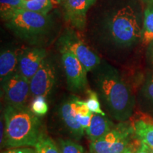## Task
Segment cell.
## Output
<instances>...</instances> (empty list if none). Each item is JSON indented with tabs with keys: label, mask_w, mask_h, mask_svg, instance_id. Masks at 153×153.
<instances>
[{
	"label": "cell",
	"mask_w": 153,
	"mask_h": 153,
	"mask_svg": "<svg viewBox=\"0 0 153 153\" xmlns=\"http://www.w3.org/2000/svg\"><path fill=\"white\" fill-rule=\"evenodd\" d=\"M59 47H64L77 57L88 72L99 65L101 60L99 55L85 44L73 29L65 30L58 39Z\"/></svg>",
	"instance_id": "obj_6"
},
{
	"label": "cell",
	"mask_w": 153,
	"mask_h": 153,
	"mask_svg": "<svg viewBox=\"0 0 153 153\" xmlns=\"http://www.w3.org/2000/svg\"><path fill=\"white\" fill-rule=\"evenodd\" d=\"M23 9L48 15L53 9V3L51 0H24Z\"/></svg>",
	"instance_id": "obj_19"
},
{
	"label": "cell",
	"mask_w": 153,
	"mask_h": 153,
	"mask_svg": "<svg viewBox=\"0 0 153 153\" xmlns=\"http://www.w3.org/2000/svg\"><path fill=\"white\" fill-rule=\"evenodd\" d=\"M149 149H150V148H149ZM150 151H151V152L153 153V150H151V149H150Z\"/></svg>",
	"instance_id": "obj_31"
},
{
	"label": "cell",
	"mask_w": 153,
	"mask_h": 153,
	"mask_svg": "<svg viewBox=\"0 0 153 153\" xmlns=\"http://www.w3.org/2000/svg\"><path fill=\"white\" fill-rule=\"evenodd\" d=\"M72 97L73 96H71L61 103L58 108L59 116L70 135L75 140H80L85 135V131L76 120L72 111Z\"/></svg>",
	"instance_id": "obj_12"
},
{
	"label": "cell",
	"mask_w": 153,
	"mask_h": 153,
	"mask_svg": "<svg viewBox=\"0 0 153 153\" xmlns=\"http://www.w3.org/2000/svg\"><path fill=\"white\" fill-rule=\"evenodd\" d=\"M140 41L143 46L153 42V4L148 5L145 9Z\"/></svg>",
	"instance_id": "obj_17"
},
{
	"label": "cell",
	"mask_w": 153,
	"mask_h": 153,
	"mask_svg": "<svg viewBox=\"0 0 153 153\" xmlns=\"http://www.w3.org/2000/svg\"><path fill=\"white\" fill-rule=\"evenodd\" d=\"M45 97L43 96H38L33 97L30 109L38 116H45L48 111V104Z\"/></svg>",
	"instance_id": "obj_22"
},
{
	"label": "cell",
	"mask_w": 153,
	"mask_h": 153,
	"mask_svg": "<svg viewBox=\"0 0 153 153\" xmlns=\"http://www.w3.org/2000/svg\"><path fill=\"white\" fill-rule=\"evenodd\" d=\"M54 22L51 16L33 11L21 9L6 26L16 37L30 44L43 41L52 31Z\"/></svg>",
	"instance_id": "obj_4"
},
{
	"label": "cell",
	"mask_w": 153,
	"mask_h": 153,
	"mask_svg": "<svg viewBox=\"0 0 153 153\" xmlns=\"http://www.w3.org/2000/svg\"><path fill=\"white\" fill-rule=\"evenodd\" d=\"M123 153H135V150H134L133 145L130 144L129 146L126 148V150Z\"/></svg>",
	"instance_id": "obj_27"
},
{
	"label": "cell",
	"mask_w": 153,
	"mask_h": 153,
	"mask_svg": "<svg viewBox=\"0 0 153 153\" xmlns=\"http://www.w3.org/2000/svg\"><path fill=\"white\" fill-rule=\"evenodd\" d=\"M46 57V51L43 48L29 47L19 51L18 72L30 81Z\"/></svg>",
	"instance_id": "obj_11"
},
{
	"label": "cell",
	"mask_w": 153,
	"mask_h": 153,
	"mask_svg": "<svg viewBox=\"0 0 153 153\" xmlns=\"http://www.w3.org/2000/svg\"><path fill=\"white\" fill-rule=\"evenodd\" d=\"M97 0H65L63 3V16L72 28L82 30L87 24L88 11Z\"/></svg>",
	"instance_id": "obj_10"
},
{
	"label": "cell",
	"mask_w": 153,
	"mask_h": 153,
	"mask_svg": "<svg viewBox=\"0 0 153 153\" xmlns=\"http://www.w3.org/2000/svg\"><path fill=\"white\" fill-rule=\"evenodd\" d=\"M143 2L147 4L148 5L153 4V0H141Z\"/></svg>",
	"instance_id": "obj_28"
},
{
	"label": "cell",
	"mask_w": 153,
	"mask_h": 153,
	"mask_svg": "<svg viewBox=\"0 0 153 153\" xmlns=\"http://www.w3.org/2000/svg\"><path fill=\"white\" fill-rule=\"evenodd\" d=\"M134 133L133 124L119 122L103 137L91 141L90 153H123L129 146Z\"/></svg>",
	"instance_id": "obj_5"
},
{
	"label": "cell",
	"mask_w": 153,
	"mask_h": 153,
	"mask_svg": "<svg viewBox=\"0 0 153 153\" xmlns=\"http://www.w3.org/2000/svg\"><path fill=\"white\" fill-rule=\"evenodd\" d=\"M31 149L25 148H16L5 151L2 153H29Z\"/></svg>",
	"instance_id": "obj_25"
},
{
	"label": "cell",
	"mask_w": 153,
	"mask_h": 153,
	"mask_svg": "<svg viewBox=\"0 0 153 153\" xmlns=\"http://www.w3.org/2000/svg\"><path fill=\"white\" fill-rule=\"evenodd\" d=\"M3 116L5 123L3 147L16 148L35 146L43 133L40 118L30 108L26 106L7 105Z\"/></svg>",
	"instance_id": "obj_3"
},
{
	"label": "cell",
	"mask_w": 153,
	"mask_h": 153,
	"mask_svg": "<svg viewBox=\"0 0 153 153\" xmlns=\"http://www.w3.org/2000/svg\"><path fill=\"white\" fill-rule=\"evenodd\" d=\"M36 153H61L60 149L51 137L43 133L35 146Z\"/></svg>",
	"instance_id": "obj_20"
},
{
	"label": "cell",
	"mask_w": 153,
	"mask_h": 153,
	"mask_svg": "<svg viewBox=\"0 0 153 153\" xmlns=\"http://www.w3.org/2000/svg\"><path fill=\"white\" fill-rule=\"evenodd\" d=\"M56 77L57 70L55 63L46 57L30 80V94L33 97L38 96L48 97L55 85Z\"/></svg>",
	"instance_id": "obj_8"
},
{
	"label": "cell",
	"mask_w": 153,
	"mask_h": 153,
	"mask_svg": "<svg viewBox=\"0 0 153 153\" xmlns=\"http://www.w3.org/2000/svg\"><path fill=\"white\" fill-rule=\"evenodd\" d=\"M135 137L151 150H153V121L139 119L133 124Z\"/></svg>",
	"instance_id": "obj_16"
},
{
	"label": "cell",
	"mask_w": 153,
	"mask_h": 153,
	"mask_svg": "<svg viewBox=\"0 0 153 153\" xmlns=\"http://www.w3.org/2000/svg\"><path fill=\"white\" fill-rule=\"evenodd\" d=\"M61 153H86L82 145L70 140H60Z\"/></svg>",
	"instance_id": "obj_23"
},
{
	"label": "cell",
	"mask_w": 153,
	"mask_h": 153,
	"mask_svg": "<svg viewBox=\"0 0 153 153\" xmlns=\"http://www.w3.org/2000/svg\"><path fill=\"white\" fill-rule=\"evenodd\" d=\"M19 51L11 49L1 51L0 55V80L2 84L9 76L18 72Z\"/></svg>",
	"instance_id": "obj_13"
},
{
	"label": "cell",
	"mask_w": 153,
	"mask_h": 153,
	"mask_svg": "<svg viewBox=\"0 0 153 153\" xmlns=\"http://www.w3.org/2000/svg\"><path fill=\"white\" fill-rule=\"evenodd\" d=\"M146 58L149 65L153 70V42L149 44L147 46Z\"/></svg>",
	"instance_id": "obj_24"
},
{
	"label": "cell",
	"mask_w": 153,
	"mask_h": 153,
	"mask_svg": "<svg viewBox=\"0 0 153 153\" xmlns=\"http://www.w3.org/2000/svg\"><path fill=\"white\" fill-rule=\"evenodd\" d=\"M60 52L69 89L76 93L87 91V70L77 57L66 48L60 47Z\"/></svg>",
	"instance_id": "obj_7"
},
{
	"label": "cell",
	"mask_w": 153,
	"mask_h": 153,
	"mask_svg": "<svg viewBox=\"0 0 153 153\" xmlns=\"http://www.w3.org/2000/svg\"><path fill=\"white\" fill-rule=\"evenodd\" d=\"M138 101L141 109L153 116V70L145 76L139 91Z\"/></svg>",
	"instance_id": "obj_15"
},
{
	"label": "cell",
	"mask_w": 153,
	"mask_h": 153,
	"mask_svg": "<svg viewBox=\"0 0 153 153\" xmlns=\"http://www.w3.org/2000/svg\"><path fill=\"white\" fill-rule=\"evenodd\" d=\"M135 153H152L150 149L146 146L145 144L140 143V145L135 150Z\"/></svg>",
	"instance_id": "obj_26"
},
{
	"label": "cell",
	"mask_w": 153,
	"mask_h": 153,
	"mask_svg": "<svg viewBox=\"0 0 153 153\" xmlns=\"http://www.w3.org/2000/svg\"><path fill=\"white\" fill-rule=\"evenodd\" d=\"M24 0H0V16L8 22L19 10L23 9Z\"/></svg>",
	"instance_id": "obj_18"
},
{
	"label": "cell",
	"mask_w": 153,
	"mask_h": 153,
	"mask_svg": "<svg viewBox=\"0 0 153 153\" xmlns=\"http://www.w3.org/2000/svg\"><path fill=\"white\" fill-rule=\"evenodd\" d=\"M87 100L86 101L87 105L89 110L93 114H100L102 116H106V114L102 111L101 108V103L99 101V94L96 91L91 90V89H87Z\"/></svg>",
	"instance_id": "obj_21"
},
{
	"label": "cell",
	"mask_w": 153,
	"mask_h": 153,
	"mask_svg": "<svg viewBox=\"0 0 153 153\" xmlns=\"http://www.w3.org/2000/svg\"><path fill=\"white\" fill-rule=\"evenodd\" d=\"M1 85L4 91V98L7 104L13 106H26L30 93L29 80L17 72Z\"/></svg>",
	"instance_id": "obj_9"
},
{
	"label": "cell",
	"mask_w": 153,
	"mask_h": 153,
	"mask_svg": "<svg viewBox=\"0 0 153 153\" xmlns=\"http://www.w3.org/2000/svg\"><path fill=\"white\" fill-rule=\"evenodd\" d=\"M93 23L96 38L108 49L128 48L141 41L143 24L137 11L130 4L114 7L108 4Z\"/></svg>",
	"instance_id": "obj_1"
},
{
	"label": "cell",
	"mask_w": 153,
	"mask_h": 153,
	"mask_svg": "<svg viewBox=\"0 0 153 153\" xmlns=\"http://www.w3.org/2000/svg\"><path fill=\"white\" fill-rule=\"evenodd\" d=\"M65 1V0H56V1L58 4H60V3H62V2H64V1Z\"/></svg>",
	"instance_id": "obj_29"
},
{
	"label": "cell",
	"mask_w": 153,
	"mask_h": 153,
	"mask_svg": "<svg viewBox=\"0 0 153 153\" xmlns=\"http://www.w3.org/2000/svg\"><path fill=\"white\" fill-rule=\"evenodd\" d=\"M29 153H36V152L35 150H32V149H31V150H30V151L29 152Z\"/></svg>",
	"instance_id": "obj_30"
},
{
	"label": "cell",
	"mask_w": 153,
	"mask_h": 153,
	"mask_svg": "<svg viewBox=\"0 0 153 153\" xmlns=\"http://www.w3.org/2000/svg\"><path fill=\"white\" fill-rule=\"evenodd\" d=\"M91 72L96 91L107 112L118 122L128 120L135 108V99L117 69L101 61Z\"/></svg>",
	"instance_id": "obj_2"
},
{
	"label": "cell",
	"mask_w": 153,
	"mask_h": 153,
	"mask_svg": "<svg viewBox=\"0 0 153 153\" xmlns=\"http://www.w3.org/2000/svg\"><path fill=\"white\" fill-rule=\"evenodd\" d=\"M114 126V122L106 116L93 114L90 125L85 132L91 142L104 136Z\"/></svg>",
	"instance_id": "obj_14"
}]
</instances>
